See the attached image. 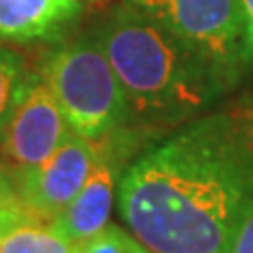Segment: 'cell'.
Segmentation results:
<instances>
[{
  "label": "cell",
  "instance_id": "6da1fadb",
  "mask_svg": "<svg viewBox=\"0 0 253 253\" xmlns=\"http://www.w3.org/2000/svg\"><path fill=\"white\" fill-rule=\"evenodd\" d=\"M118 207L152 253H228L253 213V99L188 121L118 181Z\"/></svg>",
  "mask_w": 253,
  "mask_h": 253
},
{
  "label": "cell",
  "instance_id": "7a4b0ae2",
  "mask_svg": "<svg viewBox=\"0 0 253 253\" xmlns=\"http://www.w3.org/2000/svg\"><path fill=\"white\" fill-rule=\"evenodd\" d=\"M118 76L126 129H171L213 110L234 86L192 46L126 2L93 34Z\"/></svg>",
  "mask_w": 253,
  "mask_h": 253
},
{
  "label": "cell",
  "instance_id": "3957f363",
  "mask_svg": "<svg viewBox=\"0 0 253 253\" xmlns=\"http://www.w3.org/2000/svg\"><path fill=\"white\" fill-rule=\"evenodd\" d=\"M41 76L78 135L101 141L126 129L123 86L91 34L55 49L46 57Z\"/></svg>",
  "mask_w": 253,
  "mask_h": 253
},
{
  "label": "cell",
  "instance_id": "277c9868",
  "mask_svg": "<svg viewBox=\"0 0 253 253\" xmlns=\"http://www.w3.org/2000/svg\"><path fill=\"white\" fill-rule=\"evenodd\" d=\"M203 55L232 86L251 66L241 0H125Z\"/></svg>",
  "mask_w": 253,
  "mask_h": 253
},
{
  "label": "cell",
  "instance_id": "5b68a950",
  "mask_svg": "<svg viewBox=\"0 0 253 253\" xmlns=\"http://www.w3.org/2000/svg\"><path fill=\"white\" fill-rule=\"evenodd\" d=\"M72 133L44 78L30 74L26 91L0 131V154L15 175H21L42 165Z\"/></svg>",
  "mask_w": 253,
  "mask_h": 253
},
{
  "label": "cell",
  "instance_id": "8992f818",
  "mask_svg": "<svg viewBox=\"0 0 253 253\" xmlns=\"http://www.w3.org/2000/svg\"><path fill=\"white\" fill-rule=\"evenodd\" d=\"M97 158V141L72 133L36 169L17 175L19 196L38 219L51 221L81 192Z\"/></svg>",
  "mask_w": 253,
  "mask_h": 253
},
{
  "label": "cell",
  "instance_id": "52a82bcc",
  "mask_svg": "<svg viewBox=\"0 0 253 253\" xmlns=\"http://www.w3.org/2000/svg\"><path fill=\"white\" fill-rule=\"evenodd\" d=\"M126 131L129 129H121L97 141V158L86 184L74 196V201L51 221L55 232L70 245L89 241L108 226L118 175L125 167V158L135 148L133 141H126Z\"/></svg>",
  "mask_w": 253,
  "mask_h": 253
},
{
  "label": "cell",
  "instance_id": "ba28073f",
  "mask_svg": "<svg viewBox=\"0 0 253 253\" xmlns=\"http://www.w3.org/2000/svg\"><path fill=\"white\" fill-rule=\"evenodd\" d=\"M81 11V0H0V41H51L76 21Z\"/></svg>",
  "mask_w": 253,
  "mask_h": 253
},
{
  "label": "cell",
  "instance_id": "9c48e42d",
  "mask_svg": "<svg viewBox=\"0 0 253 253\" xmlns=\"http://www.w3.org/2000/svg\"><path fill=\"white\" fill-rule=\"evenodd\" d=\"M70 245L55 228L41 219H28L0 234V253H70Z\"/></svg>",
  "mask_w": 253,
  "mask_h": 253
},
{
  "label": "cell",
  "instance_id": "30bf717a",
  "mask_svg": "<svg viewBox=\"0 0 253 253\" xmlns=\"http://www.w3.org/2000/svg\"><path fill=\"white\" fill-rule=\"evenodd\" d=\"M26 68V59L19 53L0 46V131L4 129L9 116L26 91L30 81V72Z\"/></svg>",
  "mask_w": 253,
  "mask_h": 253
},
{
  "label": "cell",
  "instance_id": "8fae6325",
  "mask_svg": "<svg viewBox=\"0 0 253 253\" xmlns=\"http://www.w3.org/2000/svg\"><path fill=\"white\" fill-rule=\"evenodd\" d=\"M89 253H152L141 241L123 230L121 226L108 224L101 230L83 243Z\"/></svg>",
  "mask_w": 253,
  "mask_h": 253
},
{
  "label": "cell",
  "instance_id": "7c38bea8",
  "mask_svg": "<svg viewBox=\"0 0 253 253\" xmlns=\"http://www.w3.org/2000/svg\"><path fill=\"white\" fill-rule=\"evenodd\" d=\"M17 205H23L19 196V188H17V175L0 158V211L13 209Z\"/></svg>",
  "mask_w": 253,
  "mask_h": 253
},
{
  "label": "cell",
  "instance_id": "4fadbf2b",
  "mask_svg": "<svg viewBox=\"0 0 253 253\" xmlns=\"http://www.w3.org/2000/svg\"><path fill=\"white\" fill-rule=\"evenodd\" d=\"M228 253H253V213L245 219L241 230L236 232Z\"/></svg>",
  "mask_w": 253,
  "mask_h": 253
},
{
  "label": "cell",
  "instance_id": "5bb4252c",
  "mask_svg": "<svg viewBox=\"0 0 253 253\" xmlns=\"http://www.w3.org/2000/svg\"><path fill=\"white\" fill-rule=\"evenodd\" d=\"M245 21H247V42H249V55L253 59V0H241Z\"/></svg>",
  "mask_w": 253,
  "mask_h": 253
},
{
  "label": "cell",
  "instance_id": "9a60e30c",
  "mask_svg": "<svg viewBox=\"0 0 253 253\" xmlns=\"http://www.w3.org/2000/svg\"><path fill=\"white\" fill-rule=\"evenodd\" d=\"M70 253H89V251H86V247L83 243H72V249H70Z\"/></svg>",
  "mask_w": 253,
  "mask_h": 253
}]
</instances>
